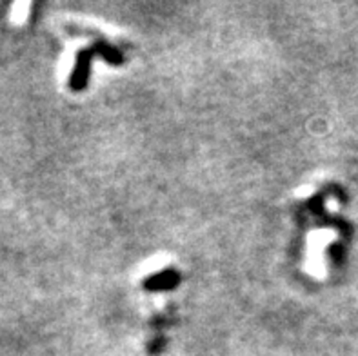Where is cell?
<instances>
[{"label":"cell","instance_id":"6da1fadb","mask_svg":"<svg viewBox=\"0 0 358 356\" xmlns=\"http://www.w3.org/2000/svg\"><path fill=\"white\" fill-rule=\"evenodd\" d=\"M28 11H29V4H17L13 8V10H11V19L15 20V22H22V20L26 19V15H28Z\"/></svg>","mask_w":358,"mask_h":356}]
</instances>
